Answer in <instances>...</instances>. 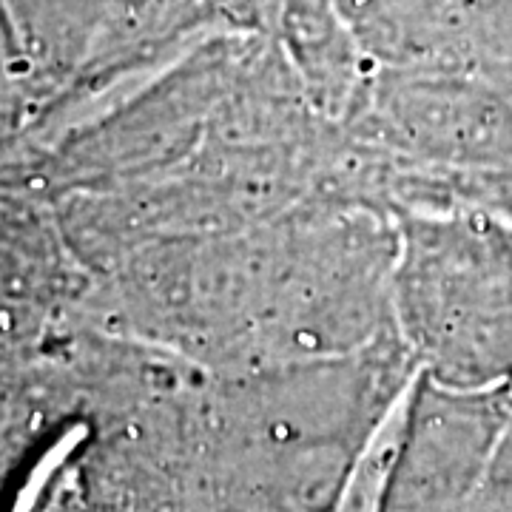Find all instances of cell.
I'll list each match as a JSON object with an SVG mask.
<instances>
[{"label":"cell","instance_id":"cell-1","mask_svg":"<svg viewBox=\"0 0 512 512\" xmlns=\"http://www.w3.org/2000/svg\"><path fill=\"white\" fill-rule=\"evenodd\" d=\"M393 325L450 390L512 384V222L473 202L396 208Z\"/></svg>","mask_w":512,"mask_h":512},{"label":"cell","instance_id":"cell-3","mask_svg":"<svg viewBox=\"0 0 512 512\" xmlns=\"http://www.w3.org/2000/svg\"><path fill=\"white\" fill-rule=\"evenodd\" d=\"M512 421V384L450 390L416 376L393 512H467Z\"/></svg>","mask_w":512,"mask_h":512},{"label":"cell","instance_id":"cell-4","mask_svg":"<svg viewBox=\"0 0 512 512\" xmlns=\"http://www.w3.org/2000/svg\"><path fill=\"white\" fill-rule=\"evenodd\" d=\"M279 29L316 111L348 117L362 92V46L336 0H282Z\"/></svg>","mask_w":512,"mask_h":512},{"label":"cell","instance_id":"cell-2","mask_svg":"<svg viewBox=\"0 0 512 512\" xmlns=\"http://www.w3.org/2000/svg\"><path fill=\"white\" fill-rule=\"evenodd\" d=\"M348 117L416 171L490 174L512 168V63L402 66L362 86Z\"/></svg>","mask_w":512,"mask_h":512}]
</instances>
